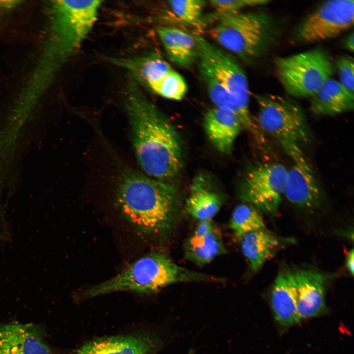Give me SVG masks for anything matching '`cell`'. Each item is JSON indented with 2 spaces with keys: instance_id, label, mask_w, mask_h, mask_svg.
Masks as SVG:
<instances>
[{
  "instance_id": "cell-1",
  "label": "cell",
  "mask_w": 354,
  "mask_h": 354,
  "mask_svg": "<svg viewBox=\"0 0 354 354\" xmlns=\"http://www.w3.org/2000/svg\"><path fill=\"white\" fill-rule=\"evenodd\" d=\"M125 106L135 156L144 174L164 181L175 177L182 167L183 151L175 127L134 80L127 84Z\"/></svg>"
},
{
  "instance_id": "cell-2",
  "label": "cell",
  "mask_w": 354,
  "mask_h": 354,
  "mask_svg": "<svg viewBox=\"0 0 354 354\" xmlns=\"http://www.w3.org/2000/svg\"><path fill=\"white\" fill-rule=\"evenodd\" d=\"M117 204L122 215L138 232L149 237L165 236L178 217L180 201L175 187L133 170L122 175Z\"/></svg>"
},
{
  "instance_id": "cell-3",
  "label": "cell",
  "mask_w": 354,
  "mask_h": 354,
  "mask_svg": "<svg viewBox=\"0 0 354 354\" xmlns=\"http://www.w3.org/2000/svg\"><path fill=\"white\" fill-rule=\"evenodd\" d=\"M201 278L200 272L179 266L166 255L152 252L111 279L84 290L75 299L86 300L116 292L153 293L175 283L199 282Z\"/></svg>"
},
{
  "instance_id": "cell-4",
  "label": "cell",
  "mask_w": 354,
  "mask_h": 354,
  "mask_svg": "<svg viewBox=\"0 0 354 354\" xmlns=\"http://www.w3.org/2000/svg\"><path fill=\"white\" fill-rule=\"evenodd\" d=\"M216 19L210 36L245 62H252L263 56L275 43L277 28L267 13L240 12Z\"/></svg>"
},
{
  "instance_id": "cell-5",
  "label": "cell",
  "mask_w": 354,
  "mask_h": 354,
  "mask_svg": "<svg viewBox=\"0 0 354 354\" xmlns=\"http://www.w3.org/2000/svg\"><path fill=\"white\" fill-rule=\"evenodd\" d=\"M255 97L259 128L278 140L289 156L310 142L311 133L306 115L295 101L273 94Z\"/></svg>"
},
{
  "instance_id": "cell-6",
  "label": "cell",
  "mask_w": 354,
  "mask_h": 354,
  "mask_svg": "<svg viewBox=\"0 0 354 354\" xmlns=\"http://www.w3.org/2000/svg\"><path fill=\"white\" fill-rule=\"evenodd\" d=\"M274 65L286 92L299 98L312 96L336 70L329 56L318 49L277 58Z\"/></svg>"
},
{
  "instance_id": "cell-7",
  "label": "cell",
  "mask_w": 354,
  "mask_h": 354,
  "mask_svg": "<svg viewBox=\"0 0 354 354\" xmlns=\"http://www.w3.org/2000/svg\"><path fill=\"white\" fill-rule=\"evenodd\" d=\"M288 169L278 163L259 164L245 174L240 186V198L267 214L278 210L284 195Z\"/></svg>"
},
{
  "instance_id": "cell-8",
  "label": "cell",
  "mask_w": 354,
  "mask_h": 354,
  "mask_svg": "<svg viewBox=\"0 0 354 354\" xmlns=\"http://www.w3.org/2000/svg\"><path fill=\"white\" fill-rule=\"evenodd\" d=\"M354 1H326L309 14L296 28V39L312 43L335 37L354 24Z\"/></svg>"
},
{
  "instance_id": "cell-9",
  "label": "cell",
  "mask_w": 354,
  "mask_h": 354,
  "mask_svg": "<svg viewBox=\"0 0 354 354\" xmlns=\"http://www.w3.org/2000/svg\"><path fill=\"white\" fill-rule=\"evenodd\" d=\"M194 36L199 65L207 68L243 108L250 110L247 78L239 64L205 38Z\"/></svg>"
},
{
  "instance_id": "cell-10",
  "label": "cell",
  "mask_w": 354,
  "mask_h": 354,
  "mask_svg": "<svg viewBox=\"0 0 354 354\" xmlns=\"http://www.w3.org/2000/svg\"><path fill=\"white\" fill-rule=\"evenodd\" d=\"M159 337L148 330H135L95 338L61 354H156Z\"/></svg>"
},
{
  "instance_id": "cell-11",
  "label": "cell",
  "mask_w": 354,
  "mask_h": 354,
  "mask_svg": "<svg viewBox=\"0 0 354 354\" xmlns=\"http://www.w3.org/2000/svg\"><path fill=\"white\" fill-rule=\"evenodd\" d=\"M288 169L284 196L293 205L307 209L320 206L324 193L304 155L293 160Z\"/></svg>"
},
{
  "instance_id": "cell-12",
  "label": "cell",
  "mask_w": 354,
  "mask_h": 354,
  "mask_svg": "<svg viewBox=\"0 0 354 354\" xmlns=\"http://www.w3.org/2000/svg\"><path fill=\"white\" fill-rule=\"evenodd\" d=\"M0 354H53L42 328L31 323L0 324Z\"/></svg>"
},
{
  "instance_id": "cell-13",
  "label": "cell",
  "mask_w": 354,
  "mask_h": 354,
  "mask_svg": "<svg viewBox=\"0 0 354 354\" xmlns=\"http://www.w3.org/2000/svg\"><path fill=\"white\" fill-rule=\"evenodd\" d=\"M294 272L297 286V315L299 322L322 314L326 308V277L313 269H298Z\"/></svg>"
},
{
  "instance_id": "cell-14",
  "label": "cell",
  "mask_w": 354,
  "mask_h": 354,
  "mask_svg": "<svg viewBox=\"0 0 354 354\" xmlns=\"http://www.w3.org/2000/svg\"><path fill=\"white\" fill-rule=\"evenodd\" d=\"M184 252L186 258L199 266L226 252L221 233L211 220L199 221L185 242Z\"/></svg>"
},
{
  "instance_id": "cell-15",
  "label": "cell",
  "mask_w": 354,
  "mask_h": 354,
  "mask_svg": "<svg viewBox=\"0 0 354 354\" xmlns=\"http://www.w3.org/2000/svg\"><path fill=\"white\" fill-rule=\"evenodd\" d=\"M203 126L212 145L225 154L232 153L235 141L243 129L236 115L215 107L205 113Z\"/></svg>"
},
{
  "instance_id": "cell-16",
  "label": "cell",
  "mask_w": 354,
  "mask_h": 354,
  "mask_svg": "<svg viewBox=\"0 0 354 354\" xmlns=\"http://www.w3.org/2000/svg\"><path fill=\"white\" fill-rule=\"evenodd\" d=\"M270 300L275 320L288 327L298 323L297 315V286L294 272L284 269L272 285Z\"/></svg>"
},
{
  "instance_id": "cell-17",
  "label": "cell",
  "mask_w": 354,
  "mask_h": 354,
  "mask_svg": "<svg viewBox=\"0 0 354 354\" xmlns=\"http://www.w3.org/2000/svg\"><path fill=\"white\" fill-rule=\"evenodd\" d=\"M310 98L311 110L318 115L334 116L354 109V93L332 78Z\"/></svg>"
},
{
  "instance_id": "cell-18",
  "label": "cell",
  "mask_w": 354,
  "mask_h": 354,
  "mask_svg": "<svg viewBox=\"0 0 354 354\" xmlns=\"http://www.w3.org/2000/svg\"><path fill=\"white\" fill-rule=\"evenodd\" d=\"M157 33L168 57L176 64L189 68L198 59L194 35L178 29L163 27L158 28Z\"/></svg>"
},
{
  "instance_id": "cell-19",
  "label": "cell",
  "mask_w": 354,
  "mask_h": 354,
  "mask_svg": "<svg viewBox=\"0 0 354 354\" xmlns=\"http://www.w3.org/2000/svg\"><path fill=\"white\" fill-rule=\"evenodd\" d=\"M206 181L201 176L193 180L185 205L186 212L200 221L211 220L223 203L220 194L211 189Z\"/></svg>"
},
{
  "instance_id": "cell-20",
  "label": "cell",
  "mask_w": 354,
  "mask_h": 354,
  "mask_svg": "<svg viewBox=\"0 0 354 354\" xmlns=\"http://www.w3.org/2000/svg\"><path fill=\"white\" fill-rule=\"evenodd\" d=\"M240 238L242 252L255 271L263 266L279 245L276 236L266 228L247 233Z\"/></svg>"
},
{
  "instance_id": "cell-21",
  "label": "cell",
  "mask_w": 354,
  "mask_h": 354,
  "mask_svg": "<svg viewBox=\"0 0 354 354\" xmlns=\"http://www.w3.org/2000/svg\"><path fill=\"white\" fill-rule=\"evenodd\" d=\"M229 226L239 237L247 233L265 228L260 211L247 203L237 205L234 209Z\"/></svg>"
},
{
  "instance_id": "cell-22",
  "label": "cell",
  "mask_w": 354,
  "mask_h": 354,
  "mask_svg": "<svg viewBox=\"0 0 354 354\" xmlns=\"http://www.w3.org/2000/svg\"><path fill=\"white\" fill-rule=\"evenodd\" d=\"M149 88L165 98L177 101L183 98L187 91V84L184 78L174 69Z\"/></svg>"
},
{
  "instance_id": "cell-23",
  "label": "cell",
  "mask_w": 354,
  "mask_h": 354,
  "mask_svg": "<svg viewBox=\"0 0 354 354\" xmlns=\"http://www.w3.org/2000/svg\"><path fill=\"white\" fill-rule=\"evenodd\" d=\"M172 12L181 21L188 24L195 25L202 19L204 0H179L168 1Z\"/></svg>"
},
{
  "instance_id": "cell-24",
  "label": "cell",
  "mask_w": 354,
  "mask_h": 354,
  "mask_svg": "<svg viewBox=\"0 0 354 354\" xmlns=\"http://www.w3.org/2000/svg\"><path fill=\"white\" fill-rule=\"evenodd\" d=\"M270 1L268 0H228L209 1V4L214 9L213 16L216 19L222 15L240 12L247 7L261 6L267 4Z\"/></svg>"
},
{
  "instance_id": "cell-25",
  "label": "cell",
  "mask_w": 354,
  "mask_h": 354,
  "mask_svg": "<svg viewBox=\"0 0 354 354\" xmlns=\"http://www.w3.org/2000/svg\"><path fill=\"white\" fill-rule=\"evenodd\" d=\"M338 71L340 84L347 90L354 93V59L345 55L338 58L335 64Z\"/></svg>"
},
{
  "instance_id": "cell-26",
  "label": "cell",
  "mask_w": 354,
  "mask_h": 354,
  "mask_svg": "<svg viewBox=\"0 0 354 354\" xmlns=\"http://www.w3.org/2000/svg\"><path fill=\"white\" fill-rule=\"evenodd\" d=\"M346 266L349 271L351 273L352 275H353L354 271V251L353 248L347 254Z\"/></svg>"
},
{
  "instance_id": "cell-27",
  "label": "cell",
  "mask_w": 354,
  "mask_h": 354,
  "mask_svg": "<svg viewBox=\"0 0 354 354\" xmlns=\"http://www.w3.org/2000/svg\"><path fill=\"white\" fill-rule=\"evenodd\" d=\"M345 47L348 50L353 52L354 50V33L352 32L345 39Z\"/></svg>"
}]
</instances>
